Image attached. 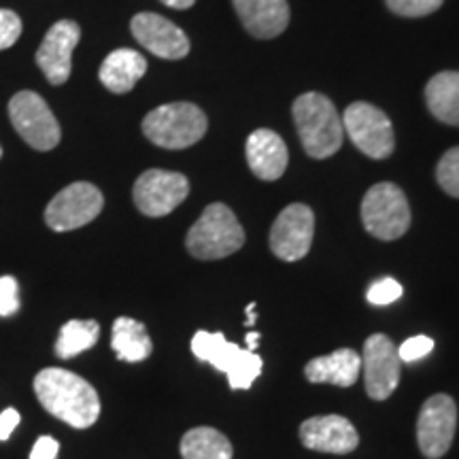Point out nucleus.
I'll return each mask as SVG.
<instances>
[{"label":"nucleus","mask_w":459,"mask_h":459,"mask_svg":"<svg viewBox=\"0 0 459 459\" xmlns=\"http://www.w3.org/2000/svg\"><path fill=\"white\" fill-rule=\"evenodd\" d=\"M34 394L49 415L74 429L91 428L100 417V398L83 377L65 368H45L34 377Z\"/></svg>","instance_id":"obj_1"},{"label":"nucleus","mask_w":459,"mask_h":459,"mask_svg":"<svg viewBox=\"0 0 459 459\" xmlns=\"http://www.w3.org/2000/svg\"><path fill=\"white\" fill-rule=\"evenodd\" d=\"M302 147L308 156L324 160L334 156L342 145V117L334 102L319 91L298 96L291 107Z\"/></svg>","instance_id":"obj_2"},{"label":"nucleus","mask_w":459,"mask_h":459,"mask_svg":"<svg viewBox=\"0 0 459 459\" xmlns=\"http://www.w3.org/2000/svg\"><path fill=\"white\" fill-rule=\"evenodd\" d=\"M245 245V230L232 209L221 203L209 204L189 228L186 247L196 260H221Z\"/></svg>","instance_id":"obj_3"},{"label":"nucleus","mask_w":459,"mask_h":459,"mask_svg":"<svg viewBox=\"0 0 459 459\" xmlns=\"http://www.w3.org/2000/svg\"><path fill=\"white\" fill-rule=\"evenodd\" d=\"M209 128L206 115L192 102H170L147 113L143 132L153 145L162 149H187L203 139Z\"/></svg>","instance_id":"obj_4"},{"label":"nucleus","mask_w":459,"mask_h":459,"mask_svg":"<svg viewBox=\"0 0 459 459\" xmlns=\"http://www.w3.org/2000/svg\"><path fill=\"white\" fill-rule=\"evenodd\" d=\"M192 351L200 361L223 372L232 389H249L264 368L260 355L230 342L221 332H196L192 338Z\"/></svg>","instance_id":"obj_5"},{"label":"nucleus","mask_w":459,"mask_h":459,"mask_svg":"<svg viewBox=\"0 0 459 459\" xmlns=\"http://www.w3.org/2000/svg\"><path fill=\"white\" fill-rule=\"evenodd\" d=\"M361 221L378 240H395L411 228V206L395 183H377L361 200Z\"/></svg>","instance_id":"obj_6"},{"label":"nucleus","mask_w":459,"mask_h":459,"mask_svg":"<svg viewBox=\"0 0 459 459\" xmlns=\"http://www.w3.org/2000/svg\"><path fill=\"white\" fill-rule=\"evenodd\" d=\"M9 117L17 134L37 152H51L60 143V124L37 91H17L9 100Z\"/></svg>","instance_id":"obj_7"},{"label":"nucleus","mask_w":459,"mask_h":459,"mask_svg":"<svg viewBox=\"0 0 459 459\" xmlns=\"http://www.w3.org/2000/svg\"><path fill=\"white\" fill-rule=\"evenodd\" d=\"M344 130L361 153L372 160H385L395 147L394 126L381 108L370 102H353L344 111Z\"/></svg>","instance_id":"obj_8"},{"label":"nucleus","mask_w":459,"mask_h":459,"mask_svg":"<svg viewBox=\"0 0 459 459\" xmlns=\"http://www.w3.org/2000/svg\"><path fill=\"white\" fill-rule=\"evenodd\" d=\"M105 198L96 186L88 181H77L57 192L45 209V223L54 232H71V230L88 226L100 215Z\"/></svg>","instance_id":"obj_9"},{"label":"nucleus","mask_w":459,"mask_h":459,"mask_svg":"<svg viewBox=\"0 0 459 459\" xmlns=\"http://www.w3.org/2000/svg\"><path fill=\"white\" fill-rule=\"evenodd\" d=\"M189 194V181L181 172L152 169L136 179L132 196L136 209L147 217H164L172 213Z\"/></svg>","instance_id":"obj_10"},{"label":"nucleus","mask_w":459,"mask_h":459,"mask_svg":"<svg viewBox=\"0 0 459 459\" xmlns=\"http://www.w3.org/2000/svg\"><path fill=\"white\" fill-rule=\"evenodd\" d=\"M457 428L455 400L436 394L423 404L417 419V443L428 459H440L451 449Z\"/></svg>","instance_id":"obj_11"},{"label":"nucleus","mask_w":459,"mask_h":459,"mask_svg":"<svg viewBox=\"0 0 459 459\" xmlns=\"http://www.w3.org/2000/svg\"><path fill=\"white\" fill-rule=\"evenodd\" d=\"M315 215L311 206L290 204L281 211L271 230V249L283 262H298L311 251Z\"/></svg>","instance_id":"obj_12"},{"label":"nucleus","mask_w":459,"mask_h":459,"mask_svg":"<svg viewBox=\"0 0 459 459\" xmlns=\"http://www.w3.org/2000/svg\"><path fill=\"white\" fill-rule=\"evenodd\" d=\"M361 368H364L366 392L370 398L387 400L398 387L402 372V361L395 344L385 334H372L364 342Z\"/></svg>","instance_id":"obj_13"},{"label":"nucleus","mask_w":459,"mask_h":459,"mask_svg":"<svg viewBox=\"0 0 459 459\" xmlns=\"http://www.w3.org/2000/svg\"><path fill=\"white\" fill-rule=\"evenodd\" d=\"M82 39V28L73 20H60L45 34L37 51V66L51 85L68 82L73 71V51Z\"/></svg>","instance_id":"obj_14"},{"label":"nucleus","mask_w":459,"mask_h":459,"mask_svg":"<svg viewBox=\"0 0 459 459\" xmlns=\"http://www.w3.org/2000/svg\"><path fill=\"white\" fill-rule=\"evenodd\" d=\"M130 30L143 48L164 60H181L189 54V39L179 26L158 13H139L132 17Z\"/></svg>","instance_id":"obj_15"},{"label":"nucleus","mask_w":459,"mask_h":459,"mask_svg":"<svg viewBox=\"0 0 459 459\" xmlns=\"http://www.w3.org/2000/svg\"><path fill=\"white\" fill-rule=\"evenodd\" d=\"M300 440L307 449L344 455L358 449V429L349 419L341 415H319L311 417L300 426Z\"/></svg>","instance_id":"obj_16"},{"label":"nucleus","mask_w":459,"mask_h":459,"mask_svg":"<svg viewBox=\"0 0 459 459\" xmlns=\"http://www.w3.org/2000/svg\"><path fill=\"white\" fill-rule=\"evenodd\" d=\"M245 153L251 172L262 181L281 179L287 169V162H290V153H287L283 139L277 132L268 128L251 132L249 139H247Z\"/></svg>","instance_id":"obj_17"},{"label":"nucleus","mask_w":459,"mask_h":459,"mask_svg":"<svg viewBox=\"0 0 459 459\" xmlns=\"http://www.w3.org/2000/svg\"><path fill=\"white\" fill-rule=\"evenodd\" d=\"M238 20L255 39H274L290 24L287 0H232Z\"/></svg>","instance_id":"obj_18"},{"label":"nucleus","mask_w":459,"mask_h":459,"mask_svg":"<svg viewBox=\"0 0 459 459\" xmlns=\"http://www.w3.org/2000/svg\"><path fill=\"white\" fill-rule=\"evenodd\" d=\"M361 358L353 349H338L330 355H321L307 364L304 375L311 383H330L336 387H351L359 378Z\"/></svg>","instance_id":"obj_19"},{"label":"nucleus","mask_w":459,"mask_h":459,"mask_svg":"<svg viewBox=\"0 0 459 459\" xmlns=\"http://www.w3.org/2000/svg\"><path fill=\"white\" fill-rule=\"evenodd\" d=\"M147 73V60L139 51L122 48L115 49L105 57L100 66V82L113 94H128L136 83L141 82L143 74Z\"/></svg>","instance_id":"obj_20"},{"label":"nucleus","mask_w":459,"mask_h":459,"mask_svg":"<svg viewBox=\"0 0 459 459\" xmlns=\"http://www.w3.org/2000/svg\"><path fill=\"white\" fill-rule=\"evenodd\" d=\"M426 102L438 122L459 128V73L443 71L434 74L426 85Z\"/></svg>","instance_id":"obj_21"},{"label":"nucleus","mask_w":459,"mask_h":459,"mask_svg":"<svg viewBox=\"0 0 459 459\" xmlns=\"http://www.w3.org/2000/svg\"><path fill=\"white\" fill-rule=\"evenodd\" d=\"M111 347L122 361H145L153 351V342L149 338L145 325L130 317H117L113 324Z\"/></svg>","instance_id":"obj_22"},{"label":"nucleus","mask_w":459,"mask_h":459,"mask_svg":"<svg viewBox=\"0 0 459 459\" xmlns=\"http://www.w3.org/2000/svg\"><path fill=\"white\" fill-rule=\"evenodd\" d=\"M183 459H232V445L220 429L194 428L181 440Z\"/></svg>","instance_id":"obj_23"},{"label":"nucleus","mask_w":459,"mask_h":459,"mask_svg":"<svg viewBox=\"0 0 459 459\" xmlns=\"http://www.w3.org/2000/svg\"><path fill=\"white\" fill-rule=\"evenodd\" d=\"M100 325L94 319H71L62 325L56 341V355L60 359H71L74 355L88 351L99 342Z\"/></svg>","instance_id":"obj_24"},{"label":"nucleus","mask_w":459,"mask_h":459,"mask_svg":"<svg viewBox=\"0 0 459 459\" xmlns=\"http://www.w3.org/2000/svg\"><path fill=\"white\" fill-rule=\"evenodd\" d=\"M438 186L453 198H459V147H453L436 166Z\"/></svg>","instance_id":"obj_25"},{"label":"nucleus","mask_w":459,"mask_h":459,"mask_svg":"<svg viewBox=\"0 0 459 459\" xmlns=\"http://www.w3.org/2000/svg\"><path fill=\"white\" fill-rule=\"evenodd\" d=\"M387 7L402 17H423L443 7V0H385Z\"/></svg>","instance_id":"obj_26"},{"label":"nucleus","mask_w":459,"mask_h":459,"mask_svg":"<svg viewBox=\"0 0 459 459\" xmlns=\"http://www.w3.org/2000/svg\"><path fill=\"white\" fill-rule=\"evenodd\" d=\"M400 296H402V285L392 277H385L377 281V283H372L368 294H366L368 302L375 304V307H387V304L398 300Z\"/></svg>","instance_id":"obj_27"},{"label":"nucleus","mask_w":459,"mask_h":459,"mask_svg":"<svg viewBox=\"0 0 459 459\" xmlns=\"http://www.w3.org/2000/svg\"><path fill=\"white\" fill-rule=\"evenodd\" d=\"M20 311V285L15 277H0V317H13Z\"/></svg>","instance_id":"obj_28"},{"label":"nucleus","mask_w":459,"mask_h":459,"mask_svg":"<svg viewBox=\"0 0 459 459\" xmlns=\"http://www.w3.org/2000/svg\"><path fill=\"white\" fill-rule=\"evenodd\" d=\"M22 34L20 15L11 9H0V51L13 48Z\"/></svg>","instance_id":"obj_29"},{"label":"nucleus","mask_w":459,"mask_h":459,"mask_svg":"<svg viewBox=\"0 0 459 459\" xmlns=\"http://www.w3.org/2000/svg\"><path fill=\"white\" fill-rule=\"evenodd\" d=\"M434 349V341L428 336H412L409 341H404L398 349L400 361H417Z\"/></svg>","instance_id":"obj_30"},{"label":"nucleus","mask_w":459,"mask_h":459,"mask_svg":"<svg viewBox=\"0 0 459 459\" xmlns=\"http://www.w3.org/2000/svg\"><path fill=\"white\" fill-rule=\"evenodd\" d=\"M57 451H60V443L51 436H41L32 446L30 459H56Z\"/></svg>","instance_id":"obj_31"},{"label":"nucleus","mask_w":459,"mask_h":459,"mask_svg":"<svg viewBox=\"0 0 459 459\" xmlns=\"http://www.w3.org/2000/svg\"><path fill=\"white\" fill-rule=\"evenodd\" d=\"M22 417L17 409H7L0 412V443H4V440L11 438V434L15 432V428L20 426Z\"/></svg>","instance_id":"obj_32"},{"label":"nucleus","mask_w":459,"mask_h":459,"mask_svg":"<svg viewBox=\"0 0 459 459\" xmlns=\"http://www.w3.org/2000/svg\"><path fill=\"white\" fill-rule=\"evenodd\" d=\"M160 3H164L166 7H170V9L183 11V9L194 7V3H196V0H160Z\"/></svg>","instance_id":"obj_33"},{"label":"nucleus","mask_w":459,"mask_h":459,"mask_svg":"<svg viewBox=\"0 0 459 459\" xmlns=\"http://www.w3.org/2000/svg\"><path fill=\"white\" fill-rule=\"evenodd\" d=\"M257 344H260V334H257V332H249V334H247V351L255 353Z\"/></svg>","instance_id":"obj_34"},{"label":"nucleus","mask_w":459,"mask_h":459,"mask_svg":"<svg viewBox=\"0 0 459 459\" xmlns=\"http://www.w3.org/2000/svg\"><path fill=\"white\" fill-rule=\"evenodd\" d=\"M254 307H255V302H251L249 307L245 308V313H247V325H254L255 321H257V317H255V311H254Z\"/></svg>","instance_id":"obj_35"},{"label":"nucleus","mask_w":459,"mask_h":459,"mask_svg":"<svg viewBox=\"0 0 459 459\" xmlns=\"http://www.w3.org/2000/svg\"><path fill=\"white\" fill-rule=\"evenodd\" d=\"M0 158H3V147H0Z\"/></svg>","instance_id":"obj_36"}]
</instances>
